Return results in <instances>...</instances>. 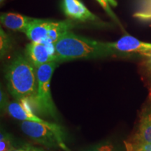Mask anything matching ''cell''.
I'll return each mask as SVG.
<instances>
[{
  "label": "cell",
  "mask_w": 151,
  "mask_h": 151,
  "mask_svg": "<svg viewBox=\"0 0 151 151\" xmlns=\"http://www.w3.org/2000/svg\"><path fill=\"white\" fill-rule=\"evenodd\" d=\"M106 2L110 4L111 5L114 6H117V2L116 0H104Z\"/></svg>",
  "instance_id": "21"
},
{
  "label": "cell",
  "mask_w": 151,
  "mask_h": 151,
  "mask_svg": "<svg viewBox=\"0 0 151 151\" xmlns=\"http://www.w3.org/2000/svg\"><path fill=\"white\" fill-rule=\"evenodd\" d=\"M126 151H151V143L124 141Z\"/></svg>",
  "instance_id": "15"
},
{
  "label": "cell",
  "mask_w": 151,
  "mask_h": 151,
  "mask_svg": "<svg viewBox=\"0 0 151 151\" xmlns=\"http://www.w3.org/2000/svg\"><path fill=\"white\" fill-rule=\"evenodd\" d=\"M1 23L8 29L13 31H19L25 33L35 18L15 14V13H3L1 14Z\"/></svg>",
  "instance_id": "8"
},
{
  "label": "cell",
  "mask_w": 151,
  "mask_h": 151,
  "mask_svg": "<svg viewBox=\"0 0 151 151\" xmlns=\"http://www.w3.org/2000/svg\"><path fill=\"white\" fill-rule=\"evenodd\" d=\"M11 151H46V150H43V148H37V147H33L30 146H24L22 147H19V148Z\"/></svg>",
  "instance_id": "20"
},
{
  "label": "cell",
  "mask_w": 151,
  "mask_h": 151,
  "mask_svg": "<svg viewBox=\"0 0 151 151\" xmlns=\"http://www.w3.org/2000/svg\"><path fill=\"white\" fill-rule=\"evenodd\" d=\"M20 129L33 141L47 147L60 148L65 151H70L65 143V134L60 124L53 122L41 124L30 121H21Z\"/></svg>",
  "instance_id": "3"
},
{
  "label": "cell",
  "mask_w": 151,
  "mask_h": 151,
  "mask_svg": "<svg viewBox=\"0 0 151 151\" xmlns=\"http://www.w3.org/2000/svg\"><path fill=\"white\" fill-rule=\"evenodd\" d=\"M25 57L35 68L55 61V43H28L25 48Z\"/></svg>",
  "instance_id": "5"
},
{
  "label": "cell",
  "mask_w": 151,
  "mask_h": 151,
  "mask_svg": "<svg viewBox=\"0 0 151 151\" xmlns=\"http://www.w3.org/2000/svg\"><path fill=\"white\" fill-rule=\"evenodd\" d=\"M150 102H151V88H150Z\"/></svg>",
  "instance_id": "22"
},
{
  "label": "cell",
  "mask_w": 151,
  "mask_h": 151,
  "mask_svg": "<svg viewBox=\"0 0 151 151\" xmlns=\"http://www.w3.org/2000/svg\"><path fill=\"white\" fill-rule=\"evenodd\" d=\"M51 21L52 20H50L35 18V21L25 32L26 36L31 42L45 43Z\"/></svg>",
  "instance_id": "10"
},
{
  "label": "cell",
  "mask_w": 151,
  "mask_h": 151,
  "mask_svg": "<svg viewBox=\"0 0 151 151\" xmlns=\"http://www.w3.org/2000/svg\"><path fill=\"white\" fill-rule=\"evenodd\" d=\"M130 141L151 143V106L144 109L141 112L137 130Z\"/></svg>",
  "instance_id": "9"
},
{
  "label": "cell",
  "mask_w": 151,
  "mask_h": 151,
  "mask_svg": "<svg viewBox=\"0 0 151 151\" xmlns=\"http://www.w3.org/2000/svg\"><path fill=\"white\" fill-rule=\"evenodd\" d=\"M58 65V62L52 61L36 68L38 82L36 105L41 112L56 120L58 119V111L52 98L50 81Z\"/></svg>",
  "instance_id": "4"
},
{
  "label": "cell",
  "mask_w": 151,
  "mask_h": 151,
  "mask_svg": "<svg viewBox=\"0 0 151 151\" xmlns=\"http://www.w3.org/2000/svg\"><path fill=\"white\" fill-rule=\"evenodd\" d=\"M0 103H1V111L6 110L7 106L9 104V102L8 101H7L6 96L5 93L3 92L2 90H1V92H0Z\"/></svg>",
  "instance_id": "19"
},
{
  "label": "cell",
  "mask_w": 151,
  "mask_h": 151,
  "mask_svg": "<svg viewBox=\"0 0 151 151\" xmlns=\"http://www.w3.org/2000/svg\"><path fill=\"white\" fill-rule=\"evenodd\" d=\"M73 27V24L70 20H61V21L52 20L45 44L55 43L62 35L70 31Z\"/></svg>",
  "instance_id": "11"
},
{
  "label": "cell",
  "mask_w": 151,
  "mask_h": 151,
  "mask_svg": "<svg viewBox=\"0 0 151 151\" xmlns=\"http://www.w3.org/2000/svg\"><path fill=\"white\" fill-rule=\"evenodd\" d=\"M143 57L142 65L148 74L151 77V50L140 54Z\"/></svg>",
  "instance_id": "17"
},
{
  "label": "cell",
  "mask_w": 151,
  "mask_h": 151,
  "mask_svg": "<svg viewBox=\"0 0 151 151\" xmlns=\"http://www.w3.org/2000/svg\"><path fill=\"white\" fill-rule=\"evenodd\" d=\"M62 9L65 16L72 20L82 22L97 20L80 0H62Z\"/></svg>",
  "instance_id": "7"
},
{
  "label": "cell",
  "mask_w": 151,
  "mask_h": 151,
  "mask_svg": "<svg viewBox=\"0 0 151 151\" xmlns=\"http://www.w3.org/2000/svg\"><path fill=\"white\" fill-rule=\"evenodd\" d=\"M97 1L99 3V4L101 5V6H102L103 8L105 9L106 11V12L108 13V14L110 15V16L112 17L113 19H114V20H117V18H116V16H115L114 14H113V11H111V9H110V7H109L108 3L106 2L104 0H97Z\"/></svg>",
  "instance_id": "18"
},
{
  "label": "cell",
  "mask_w": 151,
  "mask_h": 151,
  "mask_svg": "<svg viewBox=\"0 0 151 151\" xmlns=\"http://www.w3.org/2000/svg\"><path fill=\"white\" fill-rule=\"evenodd\" d=\"M3 1H4V0H0V1H1V3H2Z\"/></svg>",
  "instance_id": "23"
},
{
  "label": "cell",
  "mask_w": 151,
  "mask_h": 151,
  "mask_svg": "<svg viewBox=\"0 0 151 151\" xmlns=\"http://www.w3.org/2000/svg\"><path fill=\"white\" fill-rule=\"evenodd\" d=\"M107 43L110 48L120 53L138 52L141 54L151 50V43L143 42L129 35H124L115 42Z\"/></svg>",
  "instance_id": "6"
},
{
  "label": "cell",
  "mask_w": 151,
  "mask_h": 151,
  "mask_svg": "<svg viewBox=\"0 0 151 151\" xmlns=\"http://www.w3.org/2000/svg\"><path fill=\"white\" fill-rule=\"evenodd\" d=\"M134 17L143 21L151 20V0H139V7Z\"/></svg>",
  "instance_id": "12"
},
{
  "label": "cell",
  "mask_w": 151,
  "mask_h": 151,
  "mask_svg": "<svg viewBox=\"0 0 151 151\" xmlns=\"http://www.w3.org/2000/svg\"><path fill=\"white\" fill-rule=\"evenodd\" d=\"M8 90L16 100L37 99L38 82L37 69L26 57L17 55L5 73Z\"/></svg>",
  "instance_id": "2"
},
{
  "label": "cell",
  "mask_w": 151,
  "mask_h": 151,
  "mask_svg": "<svg viewBox=\"0 0 151 151\" xmlns=\"http://www.w3.org/2000/svg\"><path fill=\"white\" fill-rule=\"evenodd\" d=\"M85 151H121V150L112 141H104L90 147Z\"/></svg>",
  "instance_id": "14"
},
{
  "label": "cell",
  "mask_w": 151,
  "mask_h": 151,
  "mask_svg": "<svg viewBox=\"0 0 151 151\" xmlns=\"http://www.w3.org/2000/svg\"><path fill=\"white\" fill-rule=\"evenodd\" d=\"M55 61H71L77 59H94L116 55L108 43L75 35L67 32L55 43Z\"/></svg>",
  "instance_id": "1"
},
{
  "label": "cell",
  "mask_w": 151,
  "mask_h": 151,
  "mask_svg": "<svg viewBox=\"0 0 151 151\" xmlns=\"http://www.w3.org/2000/svg\"><path fill=\"white\" fill-rule=\"evenodd\" d=\"M18 148L11 136L2 129L0 133V151H11Z\"/></svg>",
  "instance_id": "13"
},
{
  "label": "cell",
  "mask_w": 151,
  "mask_h": 151,
  "mask_svg": "<svg viewBox=\"0 0 151 151\" xmlns=\"http://www.w3.org/2000/svg\"><path fill=\"white\" fill-rule=\"evenodd\" d=\"M0 32H1V34H0V52H1V57L3 58L11 50L12 45H11V41L9 35H7L1 28Z\"/></svg>",
  "instance_id": "16"
}]
</instances>
